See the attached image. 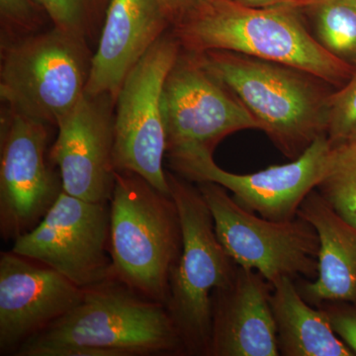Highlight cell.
Segmentation results:
<instances>
[{
	"label": "cell",
	"instance_id": "cell-1",
	"mask_svg": "<svg viewBox=\"0 0 356 356\" xmlns=\"http://www.w3.org/2000/svg\"><path fill=\"white\" fill-rule=\"evenodd\" d=\"M298 9L255 8L233 0H211L181 24L172 28L182 51H229L293 67L318 81L344 84L355 67L339 60L314 38Z\"/></svg>",
	"mask_w": 356,
	"mask_h": 356
},
{
	"label": "cell",
	"instance_id": "cell-2",
	"mask_svg": "<svg viewBox=\"0 0 356 356\" xmlns=\"http://www.w3.org/2000/svg\"><path fill=\"white\" fill-rule=\"evenodd\" d=\"M195 55L242 102L261 131L287 158H298L318 137L327 135L330 95L314 83L316 77L234 51Z\"/></svg>",
	"mask_w": 356,
	"mask_h": 356
},
{
	"label": "cell",
	"instance_id": "cell-3",
	"mask_svg": "<svg viewBox=\"0 0 356 356\" xmlns=\"http://www.w3.org/2000/svg\"><path fill=\"white\" fill-rule=\"evenodd\" d=\"M181 250V222L172 196L137 173L115 172L109 235L114 278L166 306Z\"/></svg>",
	"mask_w": 356,
	"mask_h": 356
},
{
	"label": "cell",
	"instance_id": "cell-4",
	"mask_svg": "<svg viewBox=\"0 0 356 356\" xmlns=\"http://www.w3.org/2000/svg\"><path fill=\"white\" fill-rule=\"evenodd\" d=\"M63 344L119 351L124 356L185 355L166 307L116 278L86 288L76 308L25 341L14 355L33 356Z\"/></svg>",
	"mask_w": 356,
	"mask_h": 356
},
{
	"label": "cell",
	"instance_id": "cell-5",
	"mask_svg": "<svg viewBox=\"0 0 356 356\" xmlns=\"http://www.w3.org/2000/svg\"><path fill=\"white\" fill-rule=\"evenodd\" d=\"M182 229V250L170 278L166 309L185 355L208 356L212 336L211 297L228 285L238 264L218 240L214 220L197 185L166 170Z\"/></svg>",
	"mask_w": 356,
	"mask_h": 356
},
{
	"label": "cell",
	"instance_id": "cell-6",
	"mask_svg": "<svg viewBox=\"0 0 356 356\" xmlns=\"http://www.w3.org/2000/svg\"><path fill=\"white\" fill-rule=\"evenodd\" d=\"M86 40L58 28L2 46L0 97L14 113L57 126L86 93Z\"/></svg>",
	"mask_w": 356,
	"mask_h": 356
},
{
	"label": "cell",
	"instance_id": "cell-7",
	"mask_svg": "<svg viewBox=\"0 0 356 356\" xmlns=\"http://www.w3.org/2000/svg\"><path fill=\"white\" fill-rule=\"evenodd\" d=\"M195 184L209 207L218 240L238 266L259 271L273 287L283 277H317L320 240L310 222L299 216L288 222L255 216L221 185Z\"/></svg>",
	"mask_w": 356,
	"mask_h": 356
},
{
	"label": "cell",
	"instance_id": "cell-8",
	"mask_svg": "<svg viewBox=\"0 0 356 356\" xmlns=\"http://www.w3.org/2000/svg\"><path fill=\"white\" fill-rule=\"evenodd\" d=\"M180 51L172 33L163 35L131 70L115 103V170L137 173L168 195L163 93Z\"/></svg>",
	"mask_w": 356,
	"mask_h": 356
},
{
	"label": "cell",
	"instance_id": "cell-9",
	"mask_svg": "<svg viewBox=\"0 0 356 356\" xmlns=\"http://www.w3.org/2000/svg\"><path fill=\"white\" fill-rule=\"evenodd\" d=\"M163 113L166 154L213 153L231 134L261 130L254 117L197 56L182 50L165 79Z\"/></svg>",
	"mask_w": 356,
	"mask_h": 356
},
{
	"label": "cell",
	"instance_id": "cell-10",
	"mask_svg": "<svg viewBox=\"0 0 356 356\" xmlns=\"http://www.w3.org/2000/svg\"><path fill=\"white\" fill-rule=\"evenodd\" d=\"M109 235L110 202H90L63 191L39 224L14 241L11 250L86 289L114 278Z\"/></svg>",
	"mask_w": 356,
	"mask_h": 356
},
{
	"label": "cell",
	"instance_id": "cell-11",
	"mask_svg": "<svg viewBox=\"0 0 356 356\" xmlns=\"http://www.w3.org/2000/svg\"><path fill=\"white\" fill-rule=\"evenodd\" d=\"M331 146L325 134L286 165H271L250 175L226 172L216 165L212 152H184L166 154V158L170 170L179 177L194 184L209 181L221 185L250 212L270 221L288 222L298 217L302 202L317 188Z\"/></svg>",
	"mask_w": 356,
	"mask_h": 356
},
{
	"label": "cell",
	"instance_id": "cell-12",
	"mask_svg": "<svg viewBox=\"0 0 356 356\" xmlns=\"http://www.w3.org/2000/svg\"><path fill=\"white\" fill-rule=\"evenodd\" d=\"M48 126L6 107L0 135V235L6 242L31 231L63 192L47 159Z\"/></svg>",
	"mask_w": 356,
	"mask_h": 356
},
{
	"label": "cell",
	"instance_id": "cell-13",
	"mask_svg": "<svg viewBox=\"0 0 356 356\" xmlns=\"http://www.w3.org/2000/svg\"><path fill=\"white\" fill-rule=\"evenodd\" d=\"M115 102L108 95L84 93L58 121L57 139L49 154L58 170L63 191L90 202H110L113 193Z\"/></svg>",
	"mask_w": 356,
	"mask_h": 356
},
{
	"label": "cell",
	"instance_id": "cell-14",
	"mask_svg": "<svg viewBox=\"0 0 356 356\" xmlns=\"http://www.w3.org/2000/svg\"><path fill=\"white\" fill-rule=\"evenodd\" d=\"M84 289L55 269L10 252L0 254V355H13L25 341L64 317Z\"/></svg>",
	"mask_w": 356,
	"mask_h": 356
},
{
	"label": "cell",
	"instance_id": "cell-15",
	"mask_svg": "<svg viewBox=\"0 0 356 356\" xmlns=\"http://www.w3.org/2000/svg\"><path fill=\"white\" fill-rule=\"evenodd\" d=\"M271 289L259 271L238 266L233 280L213 291L208 356L280 355Z\"/></svg>",
	"mask_w": 356,
	"mask_h": 356
},
{
	"label": "cell",
	"instance_id": "cell-16",
	"mask_svg": "<svg viewBox=\"0 0 356 356\" xmlns=\"http://www.w3.org/2000/svg\"><path fill=\"white\" fill-rule=\"evenodd\" d=\"M168 28L172 23L159 0H111L86 93L108 95L116 103L126 77Z\"/></svg>",
	"mask_w": 356,
	"mask_h": 356
},
{
	"label": "cell",
	"instance_id": "cell-17",
	"mask_svg": "<svg viewBox=\"0 0 356 356\" xmlns=\"http://www.w3.org/2000/svg\"><path fill=\"white\" fill-rule=\"evenodd\" d=\"M298 216L310 222L320 240L317 277L302 283L299 292L316 307L327 302L356 306V228L341 219L316 189L302 202Z\"/></svg>",
	"mask_w": 356,
	"mask_h": 356
},
{
	"label": "cell",
	"instance_id": "cell-18",
	"mask_svg": "<svg viewBox=\"0 0 356 356\" xmlns=\"http://www.w3.org/2000/svg\"><path fill=\"white\" fill-rule=\"evenodd\" d=\"M271 307L280 355H355L332 329L327 312L309 304L292 278L283 277L273 285Z\"/></svg>",
	"mask_w": 356,
	"mask_h": 356
},
{
	"label": "cell",
	"instance_id": "cell-19",
	"mask_svg": "<svg viewBox=\"0 0 356 356\" xmlns=\"http://www.w3.org/2000/svg\"><path fill=\"white\" fill-rule=\"evenodd\" d=\"M331 143L316 191L341 219L356 228V127Z\"/></svg>",
	"mask_w": 356,
	"mask_h": 356
},
{
	"label": "cell",
	"instance_id": "cell-20",
	"mask_svg": "<svg viewBox=\"0 0 356 356\" xmlns=\"http://www.w3.org/2000/svg\"><path fill=\"white\" fill-rule=\"evenodd\" d=\"M311 11L320 44L356 69V0H313Z\"/></svg>",
	"mask_w": 356,
	"mask_h": 356
},
{
	"label": "cell",
	"instance_id": "cell-21",
	"mask_svg": "<svg viewBox=\"0 0 356 356\" xmlns=\"http://www.w3.org/2000/svg\"><path fill=\"white\" fill-rule=\"evenodd\" d=\"M46 10L54 27L86 40L100 35L111 0H36Z\"/></svg>",
	"mask_w": 356,
	"mask_h": 356
},
{
	"label": "cell",
	"instance_id": "cell-22",
	"mask_svg": "<svg viewBox=\"0 0 356 356\" xmlns=\"http://www.w3.org/2000/svg\"><path fill=\"white\" fill-rule=\"evenodd\" d=\"M0 18L3 46L39 33L49 15L36 0H0Z\"/></svg>",
	"mask_w": 356,
	"mask_h": 356
},
{
	"label": "cell",
	"instance_id": "cell-23",
	"mask_svg": "<svg viewBox=\"0 0 356 356\" xmlns=\"http://www.w3.org/2000/svg\"><path fill=\"white\" fill-rule=\"evenodd\" d=\"M356 127V70L343 88L327 99V135L334 142Z\"/></svg>",
	"mask_w": 356,
	"mask_h": 356
},
{
	"label": "cell",
	"instance_id": "cell-24",
	"mask_svg": "<svg viewBox=\"0 0 356 356\" xmlns=\"http://www.w3.org/2000/svg\"><path fill=\"white\" fill-rule=\"evenodd\" d=\"M346 302H327L322 307L327 312L332 329L356 355V306Z\"/></svg>",
	"mask_w": 356,
	"mask_h": 356
},
{
	"label": "cell",
	"instance_id": "cell-25",
	"mask_svg": "<svg viewBox=\"0 0 356 356\" xmlns=\"http://www.w3.org/2000/svg\"><path fill=\"white\" fill-rule=\"evenodd\" d=\"M211 0H159L172 28L204 8Z\"/></svg>",
	"mask_w": 356,
	"mask_h": 356
},
{
	"label": "cell",
	"instance_id": "cell-26",
	"mask_svg": "<svg viewBox=\"0 0 356 356\" xmlns=\"http://www.w3.org/2000/svg\"><path fill=\"white\" fill-rule=\"evenodd\" d=\"M33 356H124L119 351L104 350V348H89V346H50L42 348Z\"/></svg>",
	"mask_w": 356,
	"mask_h": 356
},
{
	"label": "cell",
	"instance_id": "cell-27",
	"mask_svg": "<svg viewBox=\"0 0 356 356\" xmlns=\"http://www.w3.org/2000/svg\"><path fill=\"white\" fill-rule=\"evenodd\" d=\"M236 3L255 8H266V7L287 6L294 8H306L310 6L313 0H233Z\"/></svg>",
	"mask_w": 356,
	"mask_h": 356
}]
</instances>
